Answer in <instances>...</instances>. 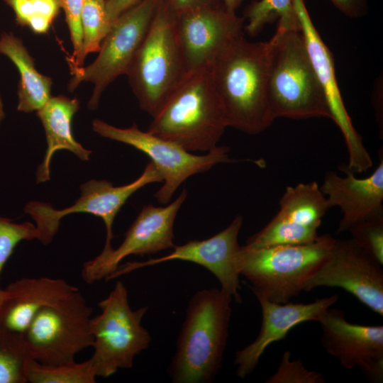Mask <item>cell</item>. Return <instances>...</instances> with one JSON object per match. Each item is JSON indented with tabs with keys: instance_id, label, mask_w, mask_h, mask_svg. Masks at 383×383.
I'll use <instances>...</instances> for the list:
<instances>
[{
	"instance_id": "1",
	"label": "cell",
	"mask_w": 383,
	"mask_h": 383,
	"mask_svg": "<svg viewBox=\"0 0 383 383\" xmlns=\"http://www.w3.org/2000/svg\"><path fill=\"white\" fill-rule=\"evenodd\" d=\"M268 67L267 42L252 43L242 35L209 67L227 127L257 135L273 123L267 94Z\"/></svg>"
},
{
	"instance_id": "2",
	"label": "cell",
	"mask_w": 383,
	"mask_h": 383,
	"mask_svg": "<svg viewBox=\"0 0 383 383\" xmlns=\"http://www.w3.org/2000/svg\"><path fill=\"white\" fill-rule=\"evenodd\" d=\"M233 298L223 290L202 289L191 298L168 368L174 383H206L221 367Z\"/></svg>"
},
{
	"instance_id": "3",
	"label": "cell",
	"mask_w": 383,
	"mask_h": 383,
	"mask_svg": "<svg viewBox=\"0 0 383 383\" xmlns=\"http://www.w3.org/2000/svg\"><path fill=\"white\" fill-rule=\"evenodd\" d=\"M267 44V94L273 118H331L301 30L277 27Z\"/></svg>"
},
{
	"instance_id": "4",
	"label": "cell",
	"mask_w": 383,
	"mask_h": 383,
	"mask_svg": "<svg viewBox=\"0 0 383 383\" xmlns=\"http://www.w3.org/2000/svg\"><path fill=\"white\" fill-rule=\"evenodd\" d=\"M227 128L209 67L189 72L152 117L147 131L189 152H209Z\"/></svg>"
},
{
	"instance_id": "5",
	"label": "cell",
	"mask_w": 383,
	"mask_h": 383,
	"mask_svg": "<svg viewBox=\"0 0 383 383\" xmlns=\"http://www.w3.org/2000/svg\"><path fill=\"white\" fill-rule=\"evenodd\" d=\"M189 72L177 14L162 0L126 73L140 109L154 117Z\"/></svg>"
},
{
	"instance_id": "6",
	"label": "cell",
	"mask_w": 383,
	"mask_h": 383,
	"mask_svg": "<svg viewBox=\"0 0 383 383\" xmlns=\"http://www.w3.org/2000/svg\"><path fill=\"white\" fill-rule=\"evenodd\" d=\"M335 240L326 233L307 244L257 249L241 246L240 274L249 281L255 296L279 304L289 302L304 291L305 283L326 260Z\"/></svg>"
},
{
	"instance_id": "7",
	"label": "cell",
	"mask_w": 383,
	"mask_h": 383,
	"mask_svg": "<svg viewBox=\"0 0 383 383\" xmlns=\"http://www.w3.org/2000/svg\"><path fill=\"white\" fill-rule=\"evenodd\" d=\"M101 312L91 317L94 353L89 358L96 377H109L119 369H130L146 349L151 337L141 321L148 307L131 308L128 291L117 281L108 296L98 304Z\"/></svg>"
},
{
	"instance_id": "8",
	"label": "cell",
	"mask_w": 383,
	"mask_h": 383,
	"mask_svg": "<svg viewBox=\"0 0 383 383\" xmlns=\"http://www.w3.org/2000/svg\"><path fill=\"white\" fill-rule=\"evenodd\" d=\"M92 311L79 289L41 309L23 333L31 359L50 365L74 361L79 353L92 347Z\"/></svg>"
},
{
	"instance_id": "9",
	"label": "cell",
	"mask_w": 383,
	"mask_h": 383,
	"mask_svg": "<svg viewBox=\"0 0 383 383\" xmlns=\"http://www.w3.org/2000/svg\"><path fill=\"white\" fill-rule=\"evenodd\" d=\"M162 0H143L117 17L103 40L95 60L86 67L71 68L70 91L80 83L94 86L87 106L98 108L103 92L118 77L126 74L142 44Z\"/></svg>"
},
{
	"instance_id": "10",
	"label": "cell",
	"mask_w": 383,
	"mask_h": 383,
	"mask_svg": "<svg viewBox=\"0 0 383 383\" xmlns=\"http://www.w3.org/2000/svg\"><path fill=\"white\" fill-rule=\"evenodd\" d=\"M92 129L102 137L131 145L150 157L162 177L163 185L154 196L163 204L171 201L179 187L189 177L205 172L219 163L240 161L230 158L227 146L217 145L204 155H194L175 143L140 130L135 123L121 128L94 119Z\"/></svg>"
},
{
	"instance_id": "11",
	"label": "cell",
	"mask_w": 383,
	"mask_h": 383,
	"mask_svg": "<svg viewBox=\"0 0 383 383\" xmlns=\"http://www.w3.org/2000/svg\"><path fill=\"white\" fill-rule=\"evenodd\" d=\"M162 182V177L155 165L150 162L143 173L132 182L115 187L106 179H91L80 186L81 196L70 207L54 209L49 203L30 201L24 208L35 222L38 240L49 244L57 233L61 219L70 213H87L101 218L106 226V241L100 254L105 255L112 249L113 223L116 216L127 200L138 190L148 184Z\"/></svg>"
},
{
	"instance_id": "12",
	"label": "cell",
	"mask_w": 383,
	"mask_h": 383,
	"mask_svg": "<svg viewBox=\"0 0 383 383\" xmlns=\"http://www.w3.org/2000/svg\"><path fill=\"white\" fill-rule=\"evenodd\" d=\"M319 287H339L383 316V270L351 238L335 239L326 260L306 281L304 291Z\"/></svg>"
},
{
	"instance_id": "13",
	"label": "cell",
	"mask_w": 383,
	"mask_h": 383,
	"mask_svg": "<svg viewBox=\"0 0 383 383\" xmlns=\"http://www.w3.org/2000/svg\"><path fill=\"white\" fill-rule=\"evenodd\" d=\"M187 192L182 190L172 203L162 207L145 206L125 235L121 244L105 255L99 254L83 264L81 274L87 284L108 279L120 262L131 255H150L172 248L174 224Z\"/></svg>"
},
{
	"instance_id": "14",
	"label": "cell",
	"mask_w": 383,
	"mask_h": 383,
	"mask_svg": "<svg viewBox=\"0 0 383 383\" xmlns=\"http://www.w3.org/2000/svg\"><path fill=\"white\" fill-rule=\"evenodd\" d=\"M279 205L277 214L248 239L245 248L307 244L317 239L318 228L329 208L316 182L287 187Z\"/></svg>"
},
{
	"instance_id": "15",
	"label": "cell",
	"mask_w": 383,
	"mask_h": 383,
	"mask_svg": "<svg viewBox=\"0 0 383 383\" xmlns=\"http://www.w3.org/2000/svg\"><path fill=\"white\" fill-rule=\"evenodd\" d=\"M243 223V216L237 215L225 229L212 237L174 245L173 250L163 257L119 265L108 279L167 261H187L199 265L210 271L219 281L221 289L228 294L235 302L241 303L239 294L240 274L238 269L241 246L238 244V238Z\"/></svg>"
},
{
	"instance_id": "16",
	"label": "cell",
	"mask_w": 383,
	"mask_h": 383,
	"mask_svg": "<svg viewBox=\"0 0 383 383\" xmlns=\"http://www.w3.org/2000/svg\"><path fill=\"white\" fill-rule=\"evenodd\" d=\"M245 18L221 4L177 14V30L189 72L208 68L233 42L244 35Z\"/></svg>"
},
{
	"instance_id": "17",
	"label": "cell",
	"mask_w": 383,
	"mask_h": 383,
	"mask_svg": "<svg viewBox=\"0 0 383 383\" xmlns=\"http://www.w3.org/2000/svg\"><path fill=\"white\" fill-rule=\"evenodd\" d=\"M294 5L309 55L326 99L331 119L340 128L345 141L349 162L341 168L354 174L365 172L372 167V160L345 107L331 52L315 28L304 1L294 0Z\"/></svg>"
},
{
	"instance_id": "18",
	"label": "cell",
	"mask_w": 383,
	"mask_h": 383,
	"mask_svg": "<svg viewBox=\"0 0 383 383\" xmlns=\"http://www.w3.org/2000/svg\"><path fill=\"white\" fill-rule=\"evenodd\" d=\"M321 342L326 352L346 369L358 367L373 382L383 380V326L347 321L344 311L331 309L319 320Z\"/></svg>"
},
{
	"instance_id": "19",
	"label": "cell",
	"mask_w": 383,
	"mask_h": 383,
	"mask_svg": "<svg viewBox=\"0 0 383 383\" xmlns=\"http://www.w3.org/2000/svg\"><path fill=\"white\" fill-rule=\"evenodd\" d=\"M379 151V162L375 170L365 178L340 169L346 176L327 172L320 189L326 197L329 209L338 207L342 218L337 233L348 231L353 226L383 218V152Z\"/></svg>"
},
{
	"instance_id": "20",
	"label": "cell",
	"mask_w": 383,
	"mask_h": 383,
	"mask_svg": "<svg viewBox=\"0 0 383 383\" xmlns=\"http://www.w3.org/2000/svg\"><path fill=\"white\" fill-rule=\"evenodd\" d=\"M262 310V323L258 335L250 344L236 352L234 365L240 378L250 374L267 349L283 340L297 325L306 321H319L325 312L338 301L333 294L313 302L276 303L262 296H255Z\"/></svg>"
},
{
	"instance_id": "21",
	"label": "cell",
	"mask_w": 383,
	"mask_h": 383,
	"mask_svg": "<svg viewBox=\"0 0 383 383\" xmlns=\"http://www.w3.org/2000/svg\"><path fill=\"white\" fill-rule=\"evenodd\" d=\"M79 289L60 278L23 277L3 289L0 326L23 333L35 314L55 304Z\"/></svg>"
},
{
	"instance_id": "22",
	"label": "cell",
	"mask_w": 383,
	"mask_h": 383,
	"mask_svg": "<svg viewBox=\"0 0 383 383\" xmlns=\"http://www.w3.org/2000/svg\"><path fill=\"white\" fill-rule=\"evenodd\" d=\"M79 109L77 97L69 98L62 94L51 96L36 115L45 129L47 148L42 163L36 172L38 184L50 180V165L52 155L59 150H67L82 160H89L91 150L84 148L74 138L72 123Z\"/></svg>"
},
{
	"instance_id": "23",
	"label": "cell",
	"mask_w": 383,
	"mask_h": 383,
	"mask_svg": "<svg viewBox=\"0 0 383 383\" xmlns=\"http://www.w3.org/2000/svg\"><path fill=\"white\" fill-rule=\"evenodd\" d=\"M0 54L15 65L20 74L17 110L31 113L40 109L52 96V79L37 70L35 60L22 40L12 33H1Z\"/></svg>"
},
{
	"instance_id": "24",
	"label": "cell",
	"mask_w": 383,
	"mask_h": 383,
	"mask_svg": "<svg viewBox=\"0 0 383 383\" xmlns=\"http://www.w3.org/2000/svg\"><path fill=\"white\" fill-rule=\"evenodd\" d=\"M26 377L30 383H94L96 372L90 359L60 365H44L30 359Z\"/></svg>"
},
{
	"instance_id": "25",
	"label": "cell",
	"mask_w": 383,
	"mask_h": 383,
	"mask_svg": "<svg viewBox=\"0 0 383 383\" xmlns=\"http://www.w3.org/2000/svg\"><path fill=\"white\" fill-rule=\"evenodd\" d=\"M245 17L248 23L244 31L250 36L258 34L266 24L276 19H278L279 28L300 29L294 0H260L253 2L248 8Z\"/></svg>"
},
{
	"instance_id": "26",
	"label": "cell",
	"mask_w": 383,
	"mask_h": 383,
	"mask_svg": "<svg viewBox=\"0 0 383 383\" xmlns=\"http://www.w3.org/2000/svg\"><path fill=\"white\" fill-rule=\"evenodd\" d=\"M30 358L23 333L0 326V383H26Z\"/></svg>"
},
{
	"instance_id": "27",
	"label": "cell",
	"mask_w": 383,
	"mask_h": 383,
	"mask_svg": "<svg viewBox=\"0 0 383 383\" xmlns=\"http://www.w3.org/2000/svg\"><path fill=\"white\" fill-rule=\"evenodd\" d=\"M13 11L18 25L35 34H45L57 18V0H3Z\"/></svg>"
},
{
	"instance_id": "28",
	"label": "cell",
	"mask_w": 383,
	"mask_h": 383,
	"mask_svg": "<svg viewBox=\"0 0 383 383\" xmlns=\"http://www.w3.org/2000/svg\"><path fill=\"white\" fill-rule=\"evenodd\" d=\"M112 26L106 9V0H85L82 13V60L98 52Z\"/></svg>"
},
{
	"instance_id": "29",
	"label": "cell",
	"mask_w": 383,
	"mask_h": 383,
	"mask_svg": "<svg viewBox=\"0 0 383 383\" xmlns=\"http://www.w3.org/2000/svg\"><path fill=\"white\" fill-rule=\"evenodd\" d=\"M38 237L37 228L30 222L16 223L0 217V275L16 245L22 240L38 239ZM2 297L3 289L0 288V305Z\"/></svg>"
},
{
	"instance_id": "30",
	"label": "cell",
	"mask_w": 383,
	"mask_h": 383,
	"mask_svg": "<svg viewBox=\"0 0 383 383\" xmlns=\"http://www.w3.org/2000/svg\"><path fill=\"white\" fill-rule=\"evenodd\" d=\"M348 232L360 247L383 265V218L355 224Z\"/></svg>"
},
{
	"instance_id": "31",
	"label": "cell",
	"mask_w": 383,
	"mask_h": 383,
	"mask_svg": "<svg viewBox=\"0 0 383 383\" xmlns=\"http://www.w3.org/2000/svg\"><path fill=\"white\" fill-rule=\"evenodd\" d=\"M60 7L63 10L67 25L73 54L69 60L71 68L83 67L82 60V13L85 0H57Z\"/></svg>"
},
{
	"instance_id": "32",
	"label": "cell",
	"mask_w": 383,
	"mask_h": 383,
	"mask_svg": "<svg viewBox=\"0 0 383 383\" xmlns=\"http://www.w3.org/2000/svg\"><path fill=\"white\" fill-rule=\"evenodd\" d=\"M291 353L286 351L277 372L270 376L267 383H323L322 374L308 370L301 360H291Z\"/></svg>"
},
{
	"instance_id": "33",
	"label": "cell",
	"mask_w": 383,
	"mask_h": 383,
	"mask_svg": "<svg viewBox=\"0 0 383 383\" xmlns=\"http://www.w3.org/2000/svg\"><path fill=\"white\" fill-rule=\"evenodd\" d=\"M342 13L350 18L363 16L367 11V0H330Z\"/></svg>"
},
{
	"instance_id": "34",
	"label": "cell",
	"mask_w": 383,
	"mask_h": 383,
	"mask_svg": "<svg viewBox=\"0 0 383 383\" xmlns=\"http://www.w3.org/2000/svg\"><path fill=\"white\" fill-rule=\"evenodd\" d=\"M166 5L176 14L184 11L201 6L221 4L219 0H163Z\"/></svg>"
},
{
	"instance_id": "35",
	"label": "cell",
	"mask_w": 383,
	"mask_h": 383,
	"mask_svg": "<svg viewBox=\"0 0 383 383\" xmlns=\"http://www.w3.org/2000/svg\"><path fill=\"white\" fill-rule=\"evenodd\" d=\"M143 0H106V9L113 22L117 17Z\"/></svg>"
},
{
	"instance_id": "36",
	"label": "cell",
	"mask_w": 383,
	"mask_h": 383,
	"mask_svg": "<svg viewBox=\"0 0 383 383\" xmlns=\"http://www.w3.org/2000/svg\"><path fill=\"white\" fill-rule=\"evenodd\" d=\"M243 0H219L221 4L229 11L235 12Z\"/></svg>"
},
{
	"instance_id": "37",
	"label": "cell",
	"mask_w": 383,
	"mask_h": 383,
	"mask_svg": "<svg viewBox=\"0 0 383 383\" xmlns=\"http://www.w3.org/2000/svg\"><path fill=\"white\" fill-rule=\"evenodd\" d=\"M4 117H5V113L4 110V104H3L2 98L0 94V124L1 123Z\"/></svg>"
}]
</instances>
